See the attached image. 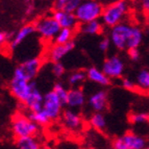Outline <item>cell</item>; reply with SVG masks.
<instances>
[{"instance_id":"cell-29","label":"cell","mask_w":149,"mask_h":149,"mask_svg":"<svg viewBox=\"0 0 149 149\" xmlns=\"http://www.w3.org/2000/svg\"><path fill=\"white\" fill-rule=\"evenodd\" d=\"M51 71H52L53 75H54L55 77L60 78V77H62L63 75L65 74V72H66V68H65V66L61 62H54L52 64Z\"/></svg>"},{"instance_id":"cell-4","label":"cell","mask_w":149,"mask_h":149,"mask_svg":"<svg viewBox=\"0 0 149 149\" xmlns=\"http://www.w3.org/2000/svg\"><path fill=\"white\" fill-rule=\"evenodd\" d=\"M13 136L16 139L27 136H37L40 132V126L24 114H16L10 124Z\"/></svg>"},{"instance_id":"cell-6","label":"cell","mask_w":149,"mask_h":149,"mask_svg":"<svg viewBox=\"0 0 149 149\" xmlns=\"http://www.w3.org/2000/svg\"><path fill=\"white\" fill-rule=\"evenodd\" d=\"M35 28L36 32L40 36L42 40L50 42L54 40L55 36L57 35V32L60 31L62 27L60 26L58 22L55 20V18L52 15H50L40 18L35 23Z\"/></svg>"},{"instance_id":"cell-31","label":"cell","mask_w":149,"mask_h":149,"mask_svg":"<svg viewBox=\"0 0 149 149\" xmlns=\"http://www.w3.org/2000/svg\"><path fill=\"white\" fill-rule=\"evenodd\" d=\"M122 87L127 91H134L137 89V84L129 78H123L122 79Z\"/></svg>"},{"instance_id":"cell-18","label":"cell","mask_w":149,"mask_h":149,"mask_svg":"<svg viewBox=\"0 0 149 149\" xmlns=\"http://www.w3.org/2000/svg\"><path fill=\"white\" fill-rule=\"evenodd\" d=\"M87 79L101 87H107L111 84V78L103 72V70L97 67H90L86 71Z\"/></svg>"},{"instance_id":"cell-25","label":"cell","mask_w":149,"mask_h":149,"mask_svg":"<svg viewBox=\"0 0 149 149\" xmlns=\"http://www.w3.org/2000/svg\"><path fill=\"white\" fill-rule=\"evenodd\" d=\"M73 38H74V29L62 27L60 31L57 32V35L55 36L53 42L56 44H66V43L73 41Z\"/></svg>"},{"instance_id":"cell-30","label":"cell","mask_w":149,"mask_h":149,"mask_svg":"<svg viewBox=\"0 0 149 149\" xmlns=\"http://www.w3.org/2000/svg\"><path fill=\"white\" fill-rule=\"evenodd\" d=\"M111 46H112V42H111L109 37L102 38L101 40L99 41V44H98V47H99L100 51L103 53L107 52L109 50V48H111Z\"/></svg>"},{"instance_id":"cell-7","label":"cell","mask_w":149,"mask_h":149,"mask_svg":"<svg viewBox=\"0 0 149 149\" xmlns=\"http://www.w3.org/2000/svg\"><path fill=\"white\" fill-rule=\"evenodd\" d=\"M112 147L115 149H144L147 147V141L140 134L126 132L113 141Z\"/></svg>"},{"instance_id":"cell-12","label":"cell","mask_w":149,"mask_h":149,"mask_svg":"<svg viewBox=\"0 0 149 149\" xmlns=\"http://www.w3.org/2000/svg\"><path fill=\"white\" fill-rule=\"evenodd\" d=\"M88 104L94 112H101L103 113L109 107V97L107 93L103 90L96 91L87 100Z\"/></svg>"},{"instance_id":"cell-8","label":"cell","mask_w":149,"mask_h":149,"mask_svg":"<svg viewBox=\"0 0 149 149\" xmlns=\"http://www.w3.org/2000/svg\"><path fill=\"white\" fill-rule=\"evenodd\" d=\"M64 104L61 99L57 97L53 90L47 92L44 95V101H43L42 109L46 113L51 121L60 119L63 113Z\"/></svg>"},{"instance_id":"cell-11","label":"cell","mask_w":149,"mask_h":149,"mask_svg":"<svg viewBox=\"0 0 149 149\" xmlns=\"http://www.w3.org/2000/svg\"><path fill=\"white\" fill-rule=\"evenodd\" d=\"M75 48V43L73 41L66 44H54L47 51V58L50 62H61L68 53H70Z\"/></svg>"},{"instance_id":"cell-5","label":"cell","mask_w":149,"mask_h":149,"mask_svg":"<svg viewBox=\"0 0 149 149\" xmlns=\"http://www.w3.org/2000/svg\"><path fill=\"white\" fill-rule=\"evenodd\" d=\"M103 8L96 0H82V2L74 12L78 22L87 23L101 18Z\"/></svg>"},{"instance_id":"cell-34","label":"cell","mask_w":149,"mask_h":149,"mask_svg":"<svg viewBox=\"0 0 149 149\" xmlns=\"http://www.w3.org/2000/svg\"><path fill=\"white\" fill-rule=\"evenodd\" d=\"M142 8L144 12H149V0H142Z\"/></svg>"},{"instance_id":"cell-15","label":"cell","mask_w":149,"mask_h":149,"mask_svg":"<svg viewBox=\"0 0 149 149\" xmlns=\"http://www.w3.org/2000/svg\"><path fill=\"white\" fill-rule=\"evenodd\" d=\"M52 16L55 18V20L58 22L61 27L63 28H71L75 29L78 25V20L74 13L66 12V10H54L52 13Z\"/></svg>"},{"instance_id":"cell-9","label":"cell","mask_w":149,"mask_h":149,"mask_svg":"<svg viewBox=\"0 0 149 149\" xmlns=\"http://www.w3.org/2000/svg\"><path fill=\"white\" fill-rule=\"evenodd\" d=\"M101 69L111 79H116V78H120L123 75L125 64L119 55H111L104 60Z\"/></svg>"},{"instance_id":"cell-13","label":"cell","mask_w":149,"mask_h":149,"mask_svg":"<svg viewBox=\"0 0 149 149\" xmlns=\"http://www.w3.org/2000/svg\"><path fill=\"white\" fill-rule=\"evenodd\" d=\"M43 101H44V95L38 89L36 82H33L31 91H30L29 95L27 96L23 104L29 112H37V111L42 109Z\"/></svg>"},{"instance_id":"cell-20","label":"cell","mask_w":149,"mask_h":149,"mask_svg":"<svg viewBox=\"0 0 149 149\" xmlns=\"http://www.w3.org/2000/svg\"><path fill=\"white\" fill-rule=\"evenodd\" d=\"M103 29V24L101 21L98 20H93L87 23H81L80 25V31L82 33L88 36H96L100 35Z\"/></svg>"},{"instance_id":"cell-24","label":"cell","mask_w":149,"mask_h":149,"mask_svg":"<svg viewBox=\"0 0 149 149\" xmlns=\"http://www.w3.org/2000/svg\"><path fill=\"white\" fill-rule=\"evenodd\" d=\"M28 117L35 123H37L39 126H47V125H49L52 122L43 109L37 111V112H29Z\"/></svg>"},{"instance_id":"cell-22","label":"cell","mask_w":149,"mask_h":149,"mask_svg":"<svg viewBox=\"0 0 149 149\" xmlns=\"http://www.w3.org/2000/svg\"><path fill=\"white\" fill-rule=\"evenodd\" d=\"M90 125L97 132H104L107 128V119L101 112H94L90 117Z\"/></svg>"},{"instance_id":"cell-10","label":"cell","mask_w":149,"mask_h":149,"mask_svg":"<svg viewBox=\"0 0 149 149\" xmlns=\"http://www.w3.org/2000/svg\"><path fill=\"white\" fill-rule=\"evenodd\" d=\"M61 119H62L63 125L72 132H79L84 127V120L81 116L76 111L70 107L66 111H63Z\"/></svg>"},{"instance_id":"cell-32","label":"cell","mask_w":149,"mask_h":149,"mask_svg":"<svg viewBox=\"0 0 149 149\" xmlns=\"http://www.w3.org/2000/svg\"><path fill=\"white\" fill-rule=\"evenodd\" d=\"M127 53H128L129 58L132 61V62H138L141 57V53L138 50V48H134V49H129L127 50Z\"/></svg>"},{"instance_id":"cell-35","label":"cell","mask_w":149,"mask_h":149,"mask_svg":"<svg viewBox=\"0 0 149 149\" xmlns=\"http://www.w3.org/2000/svg\"><path fill=\"white\" fill-rule=\"evenodd\" d=\"M146 20H147V23H148V25H149V12L147 13V15H146Z\"/></svg>"},{"instance_id":"cell-16","label":"cell","mask_w":149,"mask_h":149,"mask_svg":"<svg viewBox=\"0 0 149 149\" xmlns=\"http://www.w3.org/2000/svg\"><path fill=\"white\" fill-rule=\"evenodd\" d=\"M86 102H87V97H86L85 92L79 87L72 88L71 90H69L67 105L70 109H79L81 107H84Z\"/></svg>"},{"instance_id":"cell-3","label":"cell","mask_w":149,"mask_h":149,"mask_svg":"<svg viewBox=\"0 0 149 149\" xmlns=\"http://www.w3.org/2000/svg\"><path fill=\"white\" fill-rule=\"evenodd\" d=\"M129 10L128 2L126 0H119L117 2L107 5L103 8L101 15V22L105 27L112 28L115 25L123 22V19L126 16Z\"/></svg>"},{"instance_id":"cell-23","label":"cell","mask_w":149,"mask_h":149,"mask_svg":"<svg viewBox=\"0 0 149 149\" xmlns=\"http://www.w3.org/2000/svg\"><path fill=\"white\" fill-rule=\"evenodd\" d=\"M136 84L137 88L142 91L148 92L149 91V69H142L136 76Z\"/></svg>"},{"instance_id":"cell-36","label":"cell","mask_w":149,"mask_h":149,"mask_svg":"<svg viewBox=\"0 0 149 149\" xmlns=\"http://www.w3.org/2000/svg\"><path fill=\"white\" fill-rule=\"evenodd\" d=\"M148 148H149V146H148Z\"/></svg>"},{"instance_id":"cell-2","label":"cell","mask_w":149,"mask_h":149,"mask_svg":"<svg viewBox=\"0 0 149 149\" xmlns=\"http://www.w3.org/2000/svg\"><path fill=\"white\" fill-rule=\"evenodd\" d=\"M32 86H33V81L29 80L25 76V74L21 71L20 68H16L12 79L10 81V86H8L10 94L19 102L24 103V101L31 91Z\"/></svg>"},{"instance_id":"cell-21","label":"cell","mask_w":149,"mask_h":149,"mask_svg":"<svg viewBox=\"0 0 149 149\" xmlns=\"http://www.w3.org/2000/svg\"><path fill=\"white\" fill-rule=\"evenodd\" d=\"M81 2L82 0H55L53 8L54 10L74 13Z\"/></svg>"},{"instance_id":"cell-27","label":"cell","mask_w":149,"mask_h":149,"mask_svg":"<svg viewBox=\"0 0 149 149\" xmlns=\"http://www.w3.org/2000/svg\"><path fill=\"white\" fill-rule=\"evenodd\" d=\"M52 90L54 91L55 94L57 95V97L61 99V101L63 102V104L67 105V99H68V94H69V90L66 89V88L64 87V85L61 84V82H56Z\"/></svg>"},{"instance_id":"cell-17","label":"cell","mask_w":149,"mask_h":149,"mask_svg":"<svg viewBox=\"0 0 149 149\" xmlns=\"http://www.w3.org/2000/svg\"><path fill=\"white\" fill-rule=\"evenodd\" d=\"M36 32L35 24H26L20 28L16 32L14 37L12 38V40L10 42V46L12 49H16L19 47L25 40H27L28 38L31 35H33Z\"/></svg>"},{"instance_id":"cell-33","label":"cell","mask_w":149,"mask_h":149,"mask_svg":"<svg viewBox=\"0 0 149 149\" xmlns=\"http://www.w3.org/2000/svg\"><path fill=\"white\" fill-rule=\"evenodd\" d=\"M8 38V35L6 33V32L2 31V30H0V46H1V45H3L5 42H6Z\"/></svg>"},{"instance_id":"cell-28","label":"cell","mask_w":149,"mask_h":149,"mask_svg":"<svg viewBox=\"0 0 149 149\" xmlns=\"http://www.w3.org/2000/svg\"><path fill=\"white\" fill-rule=\"evenodd\" d=\"M129 120L132 123L134 124H144V123H147L149 121V115L146 114V113H134V114L130 115V117H129Z\"/></svg>"},{"instance_id":"cell-14","label":"cell","mask_w":149,"mask_h":149,"mask_svg":"<svg viewBox=\"0 0 149 149\" xmlns=\"http://www.w3.org/2000/svg\"><path fill=\"white\" fill-rule=\"evenodd\" d=\"M18 67L20 68L21 71L24 73L28 79L33 80L42 68V60L40 57H31L21 63Z\"/></svg>"},{"instance_id":"cell-26","label":"cell","mask_w":149,"mask_h":149,"mask_svg":"<svg viewBox=\"0 0 149 149\" xmlns=\"http://www.w3.org/2000/svg\"><path fill=\"white\" fill-rule=\"evenodd\" d=\"M87 79V73L82 70H77L74 71L68 76V84L72 88H77L82 85Z\"/></svg>"},{"instance_id":"cell-19","label":"cell","mask_w":149,"mask_h":149,"mask_svg":"<svg viewBox=\"0 0 149 149\" xmlns=\"http://www.w3.org/2000/svg\"><path fill=\"white\" fill-rule=\"evenodd\" d=\"M16 146L20 149H39L42 144L37 136H27L16 139Z\"/></svg>"},{"instance_id":"cell-1","label":"cell","mask_w":149,"mask_h":149,"mask_svg":"<svg viewBox=\"0 0 149 149\" xmlns=\"http://www.w3.org/2000/svg\"><path fill=\"white\" fill-rule=\"evenodd\" d=\"M109 38L112 46L119 51H124L140 47L143 42V31L137 26L121 22L111 28Z\"/></svg>"}]
</instances>
